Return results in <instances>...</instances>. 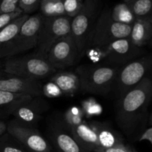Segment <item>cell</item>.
I'll list each match as a JSON object with an SVG mask.
<instances>
[{
	"label": "cell",
	"mask_w": 152,
	"mask_h": 152,
	"mask_svg": "<svg viewBox=\"0 0 152 152\" xmlns=\"http://www.w3.org/2000/svg\"><path fill=\"white\" fill-rule=\"evenodd\" d=\"M22 13H23V12L20 10V11H16L10 13L0 14V29H1L4 27H5L6 25H8L10 22H11L15 19L19 17Z\"/></svg>",
	"instance_id": "cell-31"
},
{
	"label": "cell",
	"mask_w": 152,
	"mask_h": 152,
	"mask_svg": "<svg viewBox=\"0 0 152 152\" xmlns=\"http://www.w3.org/2000/svg\"><path fill=\"white\" fill-rule=\"evenodd\" d=\"M78 57L77 45L71 34L55 42L46 56L49 63L56 70L71 66Z\"/></svg>",
	"instance_id": "cell-11"
},
{
	"label": "cell",
	"mask_w": 152,
	"mask_h": 152,
	"mask_svg": "<svg viewBox=\"0 0 152 152\" xmlns=\"http://www.w3.org/2000/svg\"><path fill=\"white\" fill-rule=\"evenodd\" d=\"M96 14V0H85L81 10L72 18L71 34L77 45L79 57L86 50L88 39L94 26Z\"/></svg>",
	"instance_id": "cell-8"
},
{
	"label": "cell",
	"mask_w": 152,
	"mask_h": 152,
	"mask_svg": "<svg viewBox=\"0 0 152 152\" xmlns=\"http://www.w3.org/2000/svg\"><path fill=\"white\" fill-rule=\"evenodd\" d=\"M84 114L82 108L78 107H71L65 112L63 116V123L68 129L77 126L84 121Z\"/></svg>",
	"instance_id": "cell-25"
},
{
	"label": "cell",
	"mask_w": 152,
	"mask_h": 152,
	"mask_svg": "<svg viewBox=\"0 0 152 152\" xmlns=\"http://www.w3.org/2000/svg\"><path fill=\"white\" fill-rule=\"evenodd\" d=\"M119 69L120 67L112 65L80 66L76 71L80 79V90L92 94L107 95L111 91Z\"/></svg>",
	"instance_id": "cell-2"
},
{
	"label": "cell",
	"mask_w": 152,
	"mask_h": 152,
	"mask_svg": "<svg viewBox=\"0 0 152 152\" xmlns=\"http://www.w3.org/2000/svg\"><path fill=\"white\" fill-rule=\"evenodd\" d=\"M1 69L17 77L35 80L46 78L57 71L46 58L37 54L5 58Z\"/></svg>",
	"instance_id": "cell-3"
},
{
	"label": "cell",
	"mask_w": 152,
	"mask_h": 152,
	"mask_svg": "<svg viewBox=\"0 0 152 152\" xmlns=\"http://www.w3.org/2000/svg\"><path fill=\"white\" fill-rule=\"evenodd\" d=\"M71 21L72 18L67 16H44L38 34L37 54L46 58L55 42L71 34Z\"/></svg>",
	"instance_id": "cell-7"
},
{
	"label": "cell",
	"mask_w": 152,
	"mask_h": 152,
	"mask_svg": "<svg viewBox=\"0 0 152 152\" xmlns=\"http://www.w3.org/2000/svg\"><path fill=\"white\" fill-rule=\"evenodd\" d=\"M42 0H19V7L23 13L29 15V13L35 11L39 7Z\"/></svg>",
	"instance_id": "cell-29"
},
{
	"label": "cell",
	"mask_w": 152,
	"mask_h": 152,
	"mask_svg": "<svg viewBox=\"0 0 152 152\" xmlns=\"http://www.w3.org/2000/svg\"><path fill=\"white\" fill-rule=\"evenodd\" d=\"M50 132L53 142L60 152H86L64 123L55 124Z\"/></svg>",
	"instance_id": "cell-14"
},
{
	"label": "cell",
	"mask_w": 152,
	"mask_h": 152,
	"mask_svg": "<svg viewBox=\"0 0 152 152\" xmlns=\"http://www.w3.org/2000/svg\"><path fill=\"white\" fill-rule=\"evenodd\" d=\"M80 1H82V0H80Z\"/></svg>",
	"instance_id": "cell-37"
},
{
	"label": "cell",
	"mask_w": 152,
	"mask_h": 152,
	"mask_svg": "<svg viewBox=\"0 0 152 152\" xmlns=\"http://www.w3.org/2000/svg\"><path fill=\"white\" fill-rule=\"evenodd\" d=\"M152 97V82L145 77L137 86L118 99L116 120L127 137L142 133L147 124L148 109Z\"/></svg>",
	"instance_id": "cell-1"
},
{
	"label": "cell",
	"mask_w": 152,
	"mask_h": 152,
	"mask_svg": "<svg viewBox=\"0 0 152 152\" xmlns=\"http://www.w3.org/2000/svg\"><path fill=\"white\" fill-rule=\"evenodd\" d=\"M94 152H128L126 145L122 143L110 148H98Z\"/></svg>",
	"instance_id": "cell-32"
},
{
	"label": "cell",
	"mask_w": 152,
	"mask_h": 152,
	"mask_svg": "<svg viewBox=\"0 0 152 152\" xmlns=\"http://www.w3.org/2000/svg\"><path fill=\"white\" fill-rule=\"evenodd\" d=\"M42 13L29 16L14 37L0 48V59H5L37 48L38 34L43 20Z\"/></svg>",
	"instance_id": "cell-5"
},
{
	"label": "cell",
	"mask_w": 152,
	"mask_h": 152,
	"mask_svg": "<svg viewBox=\"0 0 152 152\" xmlns=\"http://www.w3.org/2000/svg\"><path fill=\"white\" fill-rule=\"evenodd\" d=\"M132 25L120 23L114 21L111 10H104L95 22L86 44L87 48H103L113 42L129 37Z\"/></svg>",
	"instance_id": "cell-4"
},
{
	"label": "cell",
	"mask_w": 152,
	"mask_h": 152,
	"mask_svg": "<svg viewBox=\"0 0 152 152\" xmlns=\"http://www.w3.org/2000/svg\"><path fill=\"white\" fill-rule=\"evenodd\" d=\"M126 148H127L128 152H138V151H137L135 149H134L133 148H132V147L129 146V145H126Z\"/></svg>",
	"instance_id": "cell-35"
},
{
	"label": "cell",
	"mask_w": 152,
	"mask_h": 152,
	"mask_svg": "<svg viewBox=\"0 0 152 152\" xmlns=\"http://www.w3.org/2000/svg\"><path fill=\"white\" fill-rule=\"evenodd\" d=\"M48 108V103L44 99L39 96H31L16 104L10 115L13 116L14 120L19 123L32 127L42 118V114Z\"/></svg>",
	"instance_id": "cell-12"
},
{
	"label": "cell",
	"mask_w": 152,
	"mask_h": 152,
	"mask_svg": "<svg viewBox=\"0 0 152 152\" xmlns=\"http://www.w3.org/2000/svg\"><path fill=\"white\" fill-rule=\"evenodd\" d=\"M142 141H148L150 143L152 144V128L150 126L148 129H145L139 138V142Z\"/></svg>",
	"instance_id": "cell-33"
},
{
	"label": "cell",
	"mask_w": 152,
	"mask_h": 152,
	"mask_svg": "<svg viewBox=\"0 0 152 152\" xmlns=\"http://www.w3.org/2000/svg\"><path fill=\"white\" fill-rule=\"evenodd\" d=\"M19 0H0V14L20 11Z\"/></svg>",
	"instance_id": "cell-28"
},
{
	"label": "cell",
	"mask_w": 152,
	"mask_h": 152,
	"mask_svg": "<svg viewBox=\"0 0 152 152\" xmlns=\"http://www.w3.org/2000/svg\"><path fill=\"white\" fill-rule=\"evenodd\" d=\"M65 15L74 18L81 10L83 1L80 0H62Z\"/></svg>",
	"instance_id": "cell-27"
},
{
	"label": "cell",
	"mask_w": 152,
	"mask_h": 152,
	"mask_svg": "<svg viewBox=\"0 0 152 152\" xmlns=\"http://www.w3.org/2000/svg\"><path fill=\"white\" fill-rule=\"evenodd\" d=\"M126 4L136 19L152 18V0H130Z\"/></svg>",
	"instance_id": "cell-21"
},
{
	"label": "cell",
	"mask_w": 152,
	"mask_h": 152,
	"mask_svg": "<svg viewBox=\"0 0 152 152\" xmlns=\"http://www.w3.org/2000/svg\"><path fill=\"white\" fill-rule=\"evenodd\" d=\"M50 82L54 83L63 94L71 96L80 90V79L76 73H57L52 76Z\"/></svg>",
	"instance_id": "cell-18"
},
{
	"label": "cell",
	"mask_w": 152,
	"mask_h": 152,
	"mask_svg": "<svg viewBox=\"0 0 152 152\" xmlns=\"http://www.w3.org/2000/svg\"><path fill=\"white\" fill-rule=\"evenodd\" d=\"M68 129L86 152H94L95 149L100 147L97 136L86 122L83 121L76 127Z\"/></svg>",
	"instance_id": "cell-15"
},
{
	"label": "cell",
	"mask_w": 152,
	"mask_h": 152,
	"mask_svg": "<svg viewBox=\"0 0 152 152\" xmlns=\"http://www.w3.org/2000/svg\"><path fill=\"white\" fill-rule=\"evenodd\" d=\"M111 16L113 20L115 22L126 25H132L136 19L129 6L125 2L120 3L115 5L111 11Z\"/></svg>",
	"instance_id": "cell-22"
},
{
	"label": "cell",
	"mask_w": 152,
	"mask_h": 152,
	"mask_svg": "<svg viewBox=\"0 0 152 152\" xmlns=\"http://www.w3.org/2000/svg\"><path fill=\"white\" fill-rule=\"evenodd\" d=\"M0 152H31L8 133L0 137Z\"/></svg>",
	"instance_id": "cell-24"
},
{
	"label": "cell",
	"mask_w": 152,
	"mask_h": 152,
	"mask_svg": "<svg viewBox=\"0 0 152 152\" xmlns=\"http://www.w3.org/2000/svg\"><path fill=\"white\" fill-rule=\"evenodd\" d=\"M31 96L22 94H13L0 91V117L10 115L11 111L16 104L29 99Z\"/></svg>",
	"instance_id": "cell-19"
},
{
	"label": "cell",
	"mask_w": 152,
	"mask_h": 152,
	"mask_svg": "<svg viewBox=\"0 0 152 152\" xmlns=\"http://www.w3.org/2000/svg\"><path fill=\"white\" fill-rule=\"evenodd\" d=\"M39 80L25 79L6 73L0 68V91L13 94H22L32 96L42 94Z\"/></svg>",
	"instance_id": "cell-13"
},
{
	"label": "cell",
	"mask_w": 152,
	"mask_h": 152,
	"mask_svg": "<svg viewBox=\"0 0 152 152\" xmlns=\"http://www.w3.org/2000/svg\"><path fill=\"white\" fill-rule=\"evenodd\" d=\"M28 17V14L22 13L21 16L12 21L8 25L0 29V48L16 36L20 30L22 25Z\"/></svg>",
	"instance_id": "cell-20"
},
{
	"label": "cell",
	"mask_w": 152,
	"mask_h": 152,
	"mask_svg": "<svg viewBox=\"0 0 152 152\" xmlns=\"http://www.w3.org/2000/svg\"><path fill=\"white\" fill-rule=\"evenodd\" d=\"M7 132L31 152H50V146L42 135L31 126L13 120L7 124Z\"/></svg>",
	"instance_id": "cell-9"
},
{
	"label": "cell",
	"mask_w": 152,
	"mask_h": 152,
	"mask_svg": "<svg viewBox=\"0 0 152 152\" xmlns=\"http://www.w3.org/2000/svg\"><path fill=\"white\" fill-rule=\"evenodd\" d=\"M81 108L84 117L88 118L99 115L102 112V107L94 99H88L83 101Z\"/></svg>",
	"instance_id": "cell-26"
},
{
	"label": "cell",
	"mask_w": 152,
	"mask_h": 152,
	"mask_svg": "<svg viewBox=\"0 0 152 152\" xmlns=\"http://www.w3.org/2000/svg\"><path fill=\"white\" fill-rule=\"evenodd\" d=\"M152 18L136 19L132 25L129 39L137 47L143 48L151 42Z\"/></svg>",
	"instance_id": "cell-16"
},
{
	"label": "cell",
	"mask_w": 152,
	"mask_h": 152,
	"mask_svg": "<svg viewBox=\"0 0 152 152\" xmlns=\"http://www.w3.org/2000/svg\"><path fill=\"white\" fill-rule=\"evenodd\" d=\"M130 1V0H124V1H123V2H125V3H127L128 1Z\"/></svg>",
	"instance_id": "cell-36"
},
{
	"label": "cell",
	"mask_w": 152,
	"mask_h": 152,
	"mask_svg": "<svg viewBox=\"0 0 152 152\" xmlns=\"http://www.w3.org/2000/svg\"><path fill=\"white\" fill-rule=\"evenodd\" d=\"M42 94L48 98L59 97L61 95L63 94L60 89L54 83L50 81L42 87Z\"/></svg>",
	"instance_id": "cell-30"
},
{
	"label": "cell",
	"mask_w": 152,
	"mask_h": 152,
	"mask_svg": "<svg viewBox=\"0 0 152 152\" xmlns=\"http://www.w3.org/2000/svg\"><path fill=\"white\" fill-rule=\"evenodd\" d=\"M151 66L150 55L137 58L120 68L111 91L117 99L123 96L133 88L137 86L145 77Z\"/></svg>",
	"instance_id": "cell-6"
},
{
	"label": "cell",
	"mask_w": 152,
	"mask_h": 152,
	"mask_svg": "<svg viewBox=\"0 0 152 152\" xmlns=\"http://www.w3.org/2000/svg\"><path fill=\"white\" fill-rule=\"evenodd\" d=\"M7 132V124L4 122L0 121V137Z\"/></svg>",
	"instance_id": "cell-34"
},
{
	"label": "cell",
	"mask_w": 152,
	"mask_h": 152,
	"mask_svg": "<svg viewBox=\"0 0 152 152\" xmlns=\"http://www.w3.org/2000/svg\"><path fill=\"white\" fill-rule=\"evenodd\" d=\"M39 7L45 17L66 16L62 0H42Z\"/></svg>",
	"instance_id": "cell-23"
},
{
	"label": "cell",
	"mask_w": 152,
	"mask_h": 152,
	"mask_svg": "<svg viewBox=\"0 0 152 152\" xmlns=\"http://www.w3.org/2000/svg\"><path fill=\"white\" fill-rule=\"evenodd\" d=\"M88 125L97 136L99 148H110L123 143L120 137L108 125L95 121Z\"/></svg>",
	"instance_id": "cell-17"
},
{
	"label": "cell",
	"mask_w": 152,
	"mask_h": 152,
	"mask_svg": "<svg viewBox=\"0 0 152 152\" xmlns=\"http://www.w3.org/2000/svg\"><path fill=\"white\" fill-rule=\"evenodd\" d=\"M142 48L135 45L129 37L113 42L102 48V58L112 65H124L143 53Z\"/></svg>",
	"instance_id": "cell-10"
}]
</instances>
